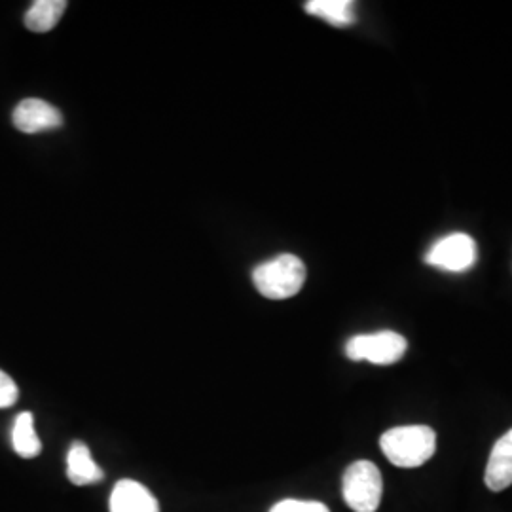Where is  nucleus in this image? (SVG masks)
Returning a JSON list of instances; mask_svg holds the SVG:
<instances>
[{
	"mask_svg": "<svg viewBox=\"0 0 512 512\" xmlns=\"http://www.w3.org/2000/svg\"><path fill=\"white\" fill-rule=\"evenodd\" d=\"M484 480L492 492H503L512 486V429L495 442Z\"/></svg>",
	"mask_w": 512,
	"mask_h": 512,
	"instance_id": "8",
	"label": "nucleus"
},
{
	"mask_svg": "<svg viewBox=\"0 0 512 512\" xmlns=\"http://www.w3.org/2000/svg\"><path fill=\"white\" fill-rule=\"evenodd\" d=\"M258 293L270 300H285L300 293L306 281V266L296 255L275 256L253 272Z\"/></svg>",
	"mask_w": 512,
	"mask_h": 512,
	"instance_id": "2",
	"label": "nucleus"
},
{
	"mask_svg": "<svg viewBox=\"0 0 512 512\" xmlns=\"http://www.w3.org/2000/svg\"><path fill=\"white\" fill-rule=\"evenodd\" d=\"M12 444H14V450L19 458H37L38 454L42 452V442L38 439L37 431H35L31 412H23L16 418L14 431H12Z\"/></svg>",
	"mask_w": 512,
	"mask_h": 512,
	"instance_id": "12",
	"label": "nucleus"
},
{
	"mask_svg": "<svg viewBox=\"0 0 512 512\" xmlns=\"http://www.w3.org/2000/svg\"><path fill=\"white\" fill-rule=\"evenodd\" d=\"M425 260L446 272H465L476 262L475 239L467 234H450L429 249Z\"/></svg>",
	"mask_w": 512,
	"mask_h": 512,
	"instance_id": "5",
	"label": "nucleus"
},
{
	"mask_svg": "<svg viewBox=\"0 0 512 512\" xmlns=\"http://www.w3.org/2000/svg\"><path fill=\"white\" fill-rule=\"evenodd\" d=\"M306 12L334 27H348L355 21V4L351 0H310L306 2Z\"/></svg>",
	"mask_w": 512,
	"mask_h": 512,
	"instance_id": "11",
	"label": "nucleus"
},
{
	"mask_svg": "<svg viewBox=\"0 0 512 512\" xmlns=\"http://www.w3.org/2000/svg\"><path fill=\"white\" fill-rule=\"evenodd\" d=\"M14 126L23 133H40L63 126V116L54 105L42 99H23L12 114Z\"/></svg>",
	"mask_w": 512,
	"mask_h": 512,
	"instance_id": "6",
	"label": "nucleus"
},
{
	"mask_svg": "<svg viewBox=\"0 0 512 512\" xmlns=\"http://www.w3.org/2000/svg\"><path fill=\"white\" fill-rule=\"evenodd\" d=\"M19 391L16 382L0 370V408H10L18 401Z\"/></svg>",
	"mask_w": 512,
	"mask_h": 512,
	"instance_id": "14",
	"label": "nucleus"
},
{
	"mask_svg": "<svg viewBox=\"0 0 512 512\" xmlns=\"http://www.w3.org/2000/svg\"><path fill=\"white\" fill-rule=\"evenodd\" d=\"M65 10V0H37L25 14V27L33 33H48L63 18Z\"/></svg>",
	"mask_w": 512,
	"mask_h": 512,
	"instance_id": "10",
	"label": "nucleus"
},
{
	"mask_svg": "<svg viewBox=\"0 0 512 512\" xmlns=\"http://www.w3.org/2000/svg\"><path fill=\"white\" fill-rule=\"evenodd\" d=\"M270 512H330L327 505L319 501H300V499H285L279 501Z\"/></svg>",
	"mask_w": 512,
	"mask_h": 512,
	"instance_id": "13",
	"label": "nucleus"
},
{
	"mask_svg": "<svg viewBox=\"0 0 512 512\" xmlns=\"http://www.w3.org/2000/svg\"><path fill=\"white\" fill-rule=\"evenodd\" d=\"M110 512H160V503L147 486L137 480H120L109 501Z\"/></svg>",
	"mask_w": 512,
	"mask_h": 512,
	"instance_id": "7",
	"label": "nucleus"
},
{
	"mask_svg": "<svg viewBox=\"0 0 512 512\" xmlns=\"http://www.w3.org/2000/svg\"><path fill=\"white\" fill-rule=\"evenodd\" d=\"M67 476L74 486H90L103 480V471L93 461L92 452L84 442L71 444L67 454Z\"/></svg>",
	"mask_w": 512,
	"mask_h": 512,
	"instance_id": "9",
	"label": "nucleus"
},
{
	"mask_svg": "<svg viewBox=\"0 0 512 512\" xmlns=\"http://www.w3.org/2000/svg\"><path fill=\"white\" fill-rule=\"evenodd\" d=\"M380 448L395 467L414 469L435 456L437 435L427 425L393 427L382 435Z\"/></svg>",
	"mask_w": 512,
	"mask_h": 512,
	"instance_id": "1",
	"label": "nucleus"
},
{
	"mask_svg": "<svg viewBox=\"0 0 512 512\" xmlns=\"http://www.w3.org/2000/svg\"><path fill=\"white\" fill-rule=\"evenodd\" d=\"M408 349L406 338L393 330L353 336L346 344V355L351 361H368L372 365H395Z\"/></svg>",
	"mask_w": 512,
	"mask_h": 512,
	"instance_id": "4",
	"label": "nucleus"
},
{
	"mask_svg": "<svg viewBox=\"0 0 512 512\" xmlns=\"http://www.w3.org/2000/svg\"><path fill=\"white\" fill-rule=\"evenodd\" d=\"M342 494L351 511H378L384 494V480L380 469L370 461L351 463L344 473Z\"/></svg>",
	"mask_w": 512,
	"mask_h": 512,
	"instance_id": "3",
	"label": "nucleus"
}]
</instances>
